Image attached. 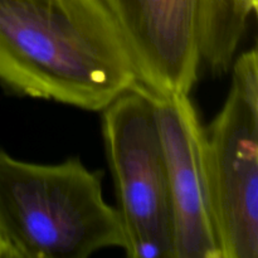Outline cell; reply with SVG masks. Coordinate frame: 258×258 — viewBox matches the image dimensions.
Masks as SVG:
<instances>
[{
  "label": "cell",
  "instance_id": "6da1fadb",
  "mask_svg": "<svg viewBox=\"0 0 258 258\" xmlns=\"http://www.w3.org/2000/svg\"><path fill=\"white\" fill-rule=\"evenodd\" d=\"M0 83L102 112L141 82L106 0H0Z\"/></svg>",
  "mask_w": 258,
  "mask_h": 258
},
{
  "label": "cell",
  "instance_id": "7a4b0ae2",
  "mask_svg": "<svg viewBox=\"0 0 258 258\" xmlns=\"http://www.w3.org/2000/svg\"><path fill=\"white\" fill-rule=\"evenodd\" d=\"M102 178L78 158L34 164L0 150V238L9 258H87L125 248Z\"/></svg>",
  "mask_w": 258,
  "mask_h": 258
},
{
  "label": "cell",
  "instance_id": "3957f363",
  "mask_svg": "<svg viewBox=\"0 0 258 258\" xmlns=\"http://www.w3.org/2000/svg\"><path fill=\"white\" fill-rule=\"evenodd\" d=\"M102 136L130 258H175L168 170L149 88L139 85L102 111Z\"/></svg>",
  "mask_w": 258,
  "mask_h": 258
},
{
  "label": "cell",
  "instance_id": "277c9868",
  "mask_svg": "<svg viewBox=\"0 0 258 258\" xmlns=\"http://www.w3.org/2000/svg\"><path fill=\"white\" fill-rule=\"evenodd\" d=\"M228 97L204 127V163L222 258H258V54L233 60Z\"/></svg>",
  "mask_w": 258,
  "mask_h": 258
},
{
  "label": "cell",
  "instance_id": "5b68a950",
  "mask_svg": "<svg viewBox=\"0 0 258 258\" xmlns=\"http://www.w3.org/2000/svg\"><path fill=\"white\" fill-rule=\"evenodd\" d=\"M141 85L156 95H189L202 66L201 0H106Z\"/></svg>",
  "mask_w": 258,
  "mask_h": 258
},
{
  "label": "cell",
  "instance_id": "8992f818",
  "mask_svg": "<svg viewBox=\"0 0 258 258\" xmlns=\"http://www.w3.org/2000/svg\"><path fill=\"white\" fill-rule=\"evenodd\" d=\"M151 96L168 170L175 258H222L198 112L189 95Z\"/></svg>",
  "mask_w": 258,
  "mask_h": 258
},
{
  "label": "cell",
  "instance_id": "52a82bcc",
  "mask_svg": "<svg viewBox=\"0 0 258 258\" xmlns=\"http://www.w3.org/2000/svg\"><path fill=\"white\" fill-rule=\"evenodd\" d=\"M0 258H9V256H8V251L7 248H5L4 243H3L2 238H0Z\"/></svg>",
  "mask_w": 258,
  "mask_h": 258
}]
</instances>
